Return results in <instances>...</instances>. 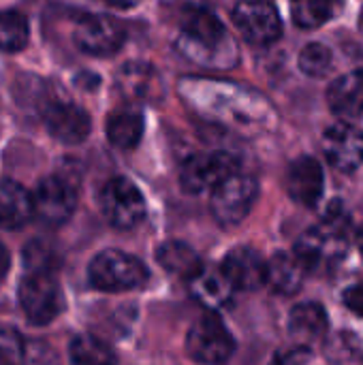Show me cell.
I'll return each mask as SVG.
<instances>
[{"label": "cell", "mask_w": 363, "mask_h": 365, "mask_svg": "<svg viewBox=\"0 0 363 365\" xmlns=\"http://www.w3.org/2000/svg\"><path fill=\"white\" fill-rule=\"evenodd\" d=\"M351 218L340 203H334L323 222L310 227L295 244V259L306 274H325L336 269L349 252Z\"/></svg>", "instance_id": "cell-1"}, {"label": "cell", "mask_w": 363, "mask_h": 365, "mask_svg": "<svg viewBox=\"0 0 363 365\" xmlns=\"http://www.w3.org/2000/svg\"><path fill=\"white\" fill-rule=\"evenodd\" d=\"M225 45H233L229 41L227 28L223 21L208 9L190 6L182 15V36L178 41L180 53L188 60L199 64H220L229 66L227 51L235 53L233 49H223Z\"/></svg>", "instance_id": "cell-2"}, {"label": "cell", "mask_w": 363, "mask_h": 365, "mask_svg": "<svg viewBox=\"0 0 363 365\" xmlns=\"http://www.w3.org/2000/svg\"><path fill=\"white\" fill-rule=\"evenodd\" d=\"M88 280L105 293H124L139 289L148 280V267L122 250H103L88 265Z\"/></svg>", "instance_id": "cell-3"}, {"label": "cell", "mask_w": 363, "mask_h": 365, "mask_svg": "<svg viewBox=\"0 0 363 365\" xmlns=\"http://www.w3.org/2000/svg\"><path fill=\"white\" fill-rule=\"evenodd\" d=\"M210 195V207L216 222L223 227H235L244 222L250 210L255 207V201L259 197V184L252 175L237 171L225 182H220Z\"/></svg>", "instance_id": "cell-4"}, {"label": "cell", "mask_w": 363, "mask_h": 365, "mask_svg": "<svg viewBox=\"0 0 363 365\" xmlns=\"http://www.w3.org/2000/svg\"><path fill=\"white\" fill-rule=\"evenodd\" d=\"M186 351L197 364L223 365L235 353V340L225 323L216 314L208 312L188 329Z\"/></svg>", "instance_id": "cell-5"}, {"label": "cell", "mask_w": 363, "mask_h": 365, "mask_svg": "<svg viewBox=\"0 0 363 365\" xmlns=\"http://www.w3.org/2000/svg\"><path fill=\"white\" fill-rule=\"evenodd\" d=\"M17 295L26 319L34 325H47L64 310V293L53 274H28Z\"/></svg>", "instance_id": "cell-6"}, {"label": "cell", "mask_w": 363, "mask_h": 365, "mask_svg": "<svg viewBox=\"0 0 363 365\" xmlns=\"http://www.w3.org/2000/svg\"><path fill=\"white\" fill-rule=\"evenodd\" d=\"M240 171L237 158L229 152H203L190 156L180 171V184L190 195L212 192L220 182Z\"/></svg>", "instance_id": "cell-7"}, {"label": "cell", "mask_w": 363, "mask_h": 365, "mask_svg": "<svg viewBox=\"0 0 363 365\" xmlns=\"http://www.w3.org/2000/svg\"><path fill=\"white\" fill-rule=\"evenodd\" d=\"M101 210L116 229H135L145 218V199L128 178H111L101 190Z\"/></svg>", "instance_id": "cell-8"}, {"label": "cell", "mask_w": 363, "mask_h": 365, "mask_svg": "<svg viewBox=\"0 0 363 365\" xmlns=\"http://www.w3.org/2000/svg\"><path fill=\"white\" fill-rule=\"evenodd\" d=\"M77 207V186L68 178L49 175L32 192L34 216L49 227L64 225Z\"/></svg>", "instance_id": "cell-9"}, {"label": "cell", "mask_w": 363, "mask_h": 365, "mask_svg": "<svg viewBox=\"0 0 363 365\" xmlns=\"http://www.w3.org/2000/svg\"><path fill=\"white\" fill-rule=\"evenodd\" d=\"M233 24L252 45H270L280 38L282 21L278 11L265 0H242L233 9Z\"/></svg>", "instance_id": "cell-10"}, {"label": "cell", "mask_w": 363, "mask_h": 365, "mask_svg": "<svg viewBox=\"0 0 363 365\" xmlns=\"http://www.w3.org/2000/svg\"><path fill=\"white\" fill-rule=\"evenodd\" d=\"M75 45L88 56H113L124 43V30L105 15H83L73 30Z\"/></svg>", "instance_id": "cell-11"}, {"label": "cell", "mask_w": 363, "mask_h": 365, "mask_svg": "<svg viewBox=\"0 0 363 365\" xmlns=\"http://www.w3.org/2000/svg\"><path fill=\"white\" fill-rule=\"evenodd\" d=\"M321 148L327 163L342 173H353L363 165V133L351 124L329 126Z\"/></svg>", "instance_id": "cell-12"}, {"label": "cell", "mask_w": 363, "mask_h": 365, "mask_svg": "<svg viewBox=\"0 0 363 365\" xmlns=\"http://www.w3.org/2000/svg\"><path fill=\"white\" fill-rule=\"evenodd\" d=\"M220 272L235 291H257L265 284V259L250 246H237L227 252Z\"/></svg>", "instance_id": "cell-13"}, {"label": "cell", "mask_w": 363, "mask_h": 365, "mask_svg": "<svg viewBox=\"0 0 363 365\" xmlns=\"http://www.w3.org/2000/svg\"><path fill=\"white\" fill-rule=\"evenodd\" d=\"M285 184L289 197L295 203L304 207H315L321 201L323 186H325V178L319 160L312 156H300L297 160H293L287 171Z\"/></svg>", "instance_id": "cell-14"}, {"label": "cell", "mask_w": 363, "mask_h": 365, "mask_svg": "<svg viewBox=\"0 0 363 365\" xmlns=\"http://www.w3.org/2000/svg\"><path fill=\"white\" fill-rule=\"evenodd\" d=\"M45 126H47V133L66 143V145H75V143H81L83 139H88L90 135V115L77 107V105H71V103H53L45 109Z\"/></svg>", "instance_id": "cell-15"}, {"label": "cell", "mask_w": 363, "mask_h": 365, "mask_svg": "<svg viewBox=\"0 0 363 365\" xmlns=\"http://www.w3.org/2000/svg\"><path fill=\"white\" fill-rule=\"evenodd\" d=\"M329 109L344 120L363 118V68L344 73L327 90Z\"/></svg>", "instance_id": "cell-16"}, {"label": "cell", "mask_w": 363, "mask_h": 365, "mask_svg": "<svg viewBox=\"0 0 363 365\" xmlns=\"http://www.w3.org/2000/svg\"><path fill=\"white\" fill-rule=\"evenodd\" d=\"M233 287L229 280L223 276L220 269H201L193 280H190V293L193 297L212 314L220 312L227 308L233 299Z\"/></svg>", "instance_id": "cell-17"}, {"label": "cell", "mask_w": 363, "mask_h": 365, "mask_svg": "<svg viewBox=\"0 0 363 365\" xmlns=\"http://www.w3.org/2000/svg\"><path fill=\"white\" fill-rule=\"evenodd\" d=\"M289 331L297 340L302 349H308L325 338L327 334V312L323 306L308 302L300 304L291 310L289 317Z\"/></svg>", "instance_id": "cell-18"}, {"label": "cell", "mask_w": 363, "mask_h": 365, "mask_svg": "<svg viewBox=\"0 0 363 365\" xmlns=\"http://www.w3.org/2000/svg\"><path fill=\"white\" fill-rule=\"evenodd\" d=\"M32 216V195L13 180H0V229L15 231Z\"/></svg>", "instance_id": "cell-19"}, {"label": "cell", "mask_w": 363, "mask_h": 365, "mask_svg": "<svg viewBox=\"0 0 363 365\" xmlns=\"http://www.w3.org/2000/svg\"><path fill=\"white\" fill-rule=\"evenodd\" d=\"M306 278V269L293 252H276L265 261V284L278 295H295Z\"/></svg>", "instance_id": "cell-20"}, {"label": "cell", "mask_w": 363, "mask_h": 365, "mask_svg": "<svg viewBox=\"0 0 363 365\" xmlns=\"http://www.w3.org/2000/svg\"><path fill=\"white\" fill-rule=\"evenodd\" d=\"M156 261L160 263L165 272L178 278H184L188 282L203 269L201 257L186 242H178V240L160 244L156 250Z\"/></svg>", "instance_id": "cell-21"}, {"label": "cell", "mask_w": 363, "mask_h": 365, "mask_svg": "<svg viewBox=\"0 0 363 365\" xmlns=\"http://www.w3.org/2000/svg\"><path fill=\"white\" fill-rule=\"evenodd\" d=\"M143 135V118L139 111H116L107 120V139L118 150H133Z\"/></svg>", "instance_id": "cell-22"}, {"label": "cell", "mask_w": 363, "mask_h": 365, "mask_svg": "<svg viewBox=\"0 0 363 365\" xmlns=\"http://www.w3.org/2000/svg\"><path fill=\"white\" fill-rule=\"evenodd\" d=\"M71 361L75 365H116V351L94 334H77L68 346Z\"/></svg>", "instance_id": "cell-23"}, {"label": "cell", "mask_w": 363, "mask_h": 365, "mask_svg": "<svg viewBox=\"0 0 363 365\" xmlns=\"http://www.w3.org/2000/svg\"><path fill=\"white\" fill-rule=\"evenodd\" d=\"M342 9V0H291V17L295 26L312 30L334 19Z\"/></svg>", "instance_id": "cell-24"}, {"label": "cell", "mask_w": 363, "mask_h": 365, "mask_svg": "<svg viewBox=\"0 0 363 365\" xmlns=\"http://www.w3.org/2000/svg\"><path fill=\"white\" fill-rule=\"evenodd\" d=\"M30 26L24 13L6 9L0 11V51L15 53L28 45Z\"/></svg>", "instance_id": "cell-25"}, {"label": "cell", "mask_w": 363, "mask_h": 365, "mask_svg": "<svg viewBox=\"0 0 363 365\" xmlns=\"http://www.w3.org/2000/svg\"><path fill=\"white\" fill-rule=\"evenodd\" d=\"M120 83L126 92H133L135 96H145L158 86V75H154L148 64H128L120 75Z\"/></svg>", "instance_id": "cell-26"}, {"label": "cell", "mask_w": 363, "mask_h": 365, "mask_svg": "<svg viewBox=\"0 0 363 365\" xmlns=\"http://www.w3.org/2000/svg\"><path fill=\"white\" fill-rule=\"evenodd\" d=\"M300 68L308 77H323L332 68V51L323 43H308L300 51Z\"/></svg>", "instance_id": "cell-27"}, {"label": "cell", "mask_w": 363, "mask_h": 365, "mask_svg": "<svg viewBox=\"0 0 363 365\" xmlns=\"http://www.w3.org/2000/svg\"><path fill=\"white\" fill-rule=\"evenodd\" d=\"M26 269L28 274H51V263H53V252L49 246L41 242H32L26 246L24 252Z\"/></svg>", "instance_id": "cell-28"}, {"label": "cell", "mask_w": 363, "mask_h": 365, "mask_svg": "<svg viewBox=\"0 0 363 365\" xmlns=\"http://www.w3.org/2000/svg\"><path fill=\"white\" fill-rule=\"evenodd\" d=\"M19 361L24 365H60L56 351L47 342H24Z\"/></svg>", "instance_id": "cell-29"}, {"label": "cell", "mask_w": 363, "mask_h": 365, "mask_svg": "<svg viewBox=\"0 0 363 365\" xmlns=\"http://www.w3.org/2000/svg\"><path fill=\"white\" fill-rule=\"evenodd\" d=\"M344 306L353 312V314H357L359 319H363V282L359 284H353V287H349L347 291H344Z\"/></svg>", "instance_id": "cell-30"}, {"label": "cell", "mask_w": 363, "mask_h": 365, "mask_svg": "<svg viewBox=\"0 0 363 365\" xmlns=\"http://www.w3.org/2000/svg\"><path fill=\"white\" fill-rule=\"evenodd\" d=\"M9 269V252L4 250V246H0V276H4Z\"/></svg>", "instance_id": "cell-31"}, {"label": "cell", "mask_w": 363, "mask_h": 365, "mask_svg": "<svg viewBox=\"0 0 363 365\" xmlns=\"http://www.w3.org/2000/svg\"><path fill=\"white\" fill-rule=\"evenodd\" d=\"M105 2L111 6H118V9H128V6H135L139 0H105Z\"/></svg>", "instance_id": "cell-32"}, {"label": "cell", "mask_w": 363, "mask_h": 365, "mask_svg": "<svg viewBox=\"0 0 363 365\" xmlns=\"http://www.w3.org/2000/svg\"><path fill=\"white\" fill-rule=\"evenodd\" d=\"M0 365H13L11 364V357H9V355H4L2 351H0Z\"/></svg>", "instance_id": "cell-33"}, {"label": "cell", "mask_w": 363, "mask_h": 365, "mask_svg": "<svg viewBox=\"0 0 363 365\" xmlns=\"http://www.w3.org/2000/svg\"><path fill=\"white\" fill-rule=\"evenodd\" d=\"M359 248H362V252H363V227H362V231H359Z\"/></svg>", "instance_id": "cell-34"}, {"label": "cell", "mask_w": 363, "mask_h": 365, "mask_svg": "<svg viewBox=\"0 0 363 365\" xmlns=\"http://www.w3.org/2000/svg\"><path fill=\"white\" fill-rule=\"evenodd\" d=\"M272 365H285V364H282L280 359H274V361H272Z\"/></svg>", "instance_id": "cell-35"}, {"label": "cell", "mask_w": 363, "mask_h": 365, "mask_svg": "<svg viewBox=\"0 0 363 365\" xmlns=\"http://www.w3.org/2000/svg\"><path fill=\"white\" fill-rule=\"evenodd\" d=\"M362 28H363V13H362Z\"/></svg>", "instance_id": "cell-36"}]
</instances>
